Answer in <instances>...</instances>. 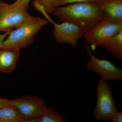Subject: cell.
Returning <instances> with one entry per match:
<instances>
[{"instance_id":"9","label":"cell","mask_w":122,"mask_h":122,"mask_svg":"<svg viewBox=\"0 0 122 122\" xmlns=\"http://www.w3.org/2000/svg\"><path fill=\"white\" fill-rule=\"evenodd\" d=\"M106 17L122 21V0H96L93 2Z\"/></svg>"},{"instance_id":"14","label":"cell","mask_w":122,"mask_h":122,"mask_svg":"<svg viewBox=\"0 0 122 122\" xmlns=\"http://www.w3.org/2000/svg\"><path fill=\"white\" fill-rule=\"evenodd\" d=\"M59 0H34L33 4L35 9L44 15L52 14L55 9L58 7Z\"/></svg>"},{"instance_id":"6","label":"cell","mask_w":122,"mask_h":122,"mask_svg":"<svg viewBox=\"0 0 122 122\" xmlns=\"http://www.w3.org/2000/svg\"><path fill=\"white\" fill-rule=\"evenodd\" d=\"M85 47L90 57L86 66L87 69L96 73L107 81H122V69L116 67L108 60L98 59L93 54L88 45H85Z\"/></svg>"},{"instance_id":"11","label":"cell","mask_w":122,"mask_h":122,"mask_svg":"<svg viewBox=\"0 0 122 122\" xmlns=\"http://www.w3.org/2000/svg\"><path fill=\"white\" fill-rule=\"evenodd\" d=\"M106 52L113 55L119 61L122 60V30L108 39L103 44Z\"/></svg>"},{"instance_id":"16","label":"cell","mask_w":122,"mask_h":122,"mask_svg":"<svg viewBox=\"0 0 122 122\" xmlns=\"http://www.w3.org/2000/svg\"><path fill=\"white\" fill-rule=\"evenodd\" d=\"M11 105V100L6 98H0V108Z\"/></svg>"},{"instance_id":"15","label":"cell","mask_w":122,"mask_h":122,"mask_svg":"<svg viewBox=\"0 0 122 122\" xmlns=\"http://www.w3.org/2000/svg\"><path fill=\"white\" fill-rule=\"evenodd\" d=\"M96 0H59L58 7L63 6L66 5L82 2H93Z\"/></svg>"},{"instance_id":"2","label":"cell","mask_w":122,"mask_h":122,"mask_svg":"<svg viewBox=\"0 0 122 122\" xmlns=\"http://www.w3.org/2000/svg\"><path fill=\"white\" fill-rule=\"evenodd\" d=\"M48 23V20L31 16L19 27L9 33L2 48L20 50L30 45L36 34Z\"/></svg>"},{"instance_id":"19","label":"cell","mask_w":122,"mask_h":122,"mask_svg":"<svg viewBox=\"0 0 122 122\" xmlns=\"http://www.w3.org/2000/svg\"><path fill=\"white\" fill-rule=\"evenodd\" d=\"M16 1L23 5L25 7L28 8L30 0H16Z\"/></svg>"},{"instance_id":"5","label":"cell","mask_w":122,"mask_h":122,"mask_svg":"<svg viewBox=\"0 0 122 122\" xmlns=\"http://www.w3.org/2000/svg\"><path fill=\"white\" fill-rule=\"evenodd\" d=\"M97 99L94 114L99 121H111L118 112L110 86L101 79L97 88Z\"/></svg>"},{"instance_id":"3","label":"cell","mask_w":122,"mask_h":122,"mask_svg":"<svg viewBox=\"0 0 122 122\" xmlns=\"http://www.w3.org/2000/svg\"><path fill=\"white\" fill-rule=\"evenodd\" d=\"M31 16L28 8L16 0L10 4L0 0V32L17 28Z\"/></svg>"},{"instance_id":"17","label":"cell","mask_w":122,"mask_h":122,"mask_svg":"<svg viewBox=\"0 0 122 122\" xmlns=\"http://www.w3.org/2000/svg\"><path fill=\"white\" fill-rule=\"evenodd\" d=\"M112 122H122V112H118L111 120Z\"/></svg>"},{"instance_id":"7","label":"cell","mask_w":122,"mask_h":122,"mask_svg":"<svg viewBox=\"0 0 122 122\" xmlns=\"http://www.w3.org/2000/svg\"><path fill=\"white\" fill-rule=\"evenodd\" d=\"M51 22L54 26L53 36L58 43L68 44L75 47L78 40L84 36L81 29L75 24L67 22L58 24L53 21Z\"/></svg>"},{"instance_id":"18","label":"cell","mask_w":122,"mask_h":122,"mask_svg":"<svg viewBox=\"0 0 122 122\" xmlns=\"http://www.w3.org/2000/svg\"><path fill=\"white\" fill-rule=\"evenodd\" d=\"M11 31H7V32H5V33L4 34H0V48H2V47L5 38L7 36H8L9 33Z\"/></svg>"},{"instance_id":"4","label":"cell","mask_w":122,"mask_h":122,"mask_svg":"<svg viewBox=\"0 0 122 122\" xmlns=\"http://www.w3.org/2000/svg\"><path fill=\"white\" fill-rule=\"evenodd\" d=\"M122 30V21L106 17L84 34L85 41L93 50L102 46L109 38Z\"/></svg>"},{"instance_id":"12","label":"cell","mask_w":122,"mask_h":122,"mask_svg":"<svg viewBox=\"0 0 122 122\" xmlns=\"http://www.w3.org/2000/svg\"><path fill=\"white\" fill-rule=\"evenodd\" d=\"M26 119L18 109L12 105L0 108L1 122H24Z\"/></svg>"},{"instance_id":"13","label":"cell","mask_w":122,"mask_h":122,"mask_svg":"<svg viewBox=\"0 0 122 122\" xmlns=\"http://www.w3.org/2000/svg\"><path fill=\"white\" fill-rule=\"evenodd\" d=\"M38 122H66L63 114L55 111L51 107H46L44 113L37 117Z\"/></svg>"},{"instance_id":"8","label":"cell","mask_w":122,"mask_h":122,"mask_svg":"<svg viewBox=\"0 0 122 122\" xmlns=\"http://www.w3.org/2000/svg\"><path fill=\"white\" fill-rule=\"evenodd\" d=\"M11 105L18 109L27 119L38 117L47 107L42 99L35 96H23L11 100Z\"/></svg>"},{"instance_id":"10","label":"cell","mask_w":122,"mask_h":122,"mask_svg":"<svg viewBox=\"0 0 122 122\" xmlns=\"http://www.w3.org/2000/svg\"><path fill=\"white\" fill-rule=\"evenodd\" d=\"M20 50L8 48H0V72H12L20 57Z\"/></svg>"},{"instance_id":"1","label":"cell","mask_w":122,"mask_h":122,"mask_svg":"<svg viewBox=\"0 0 122 122\" xmlns=\"http://www.w3.org/2000/svg\"><path fill=\"white\" fill-rule=\"evenodd\" d=\"M52 14L62 22H70L78 25L84 34L106 17L93 2H78L59 6L55 9Z\"/></svg>"}]
</instances>
